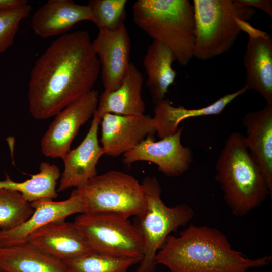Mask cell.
<instances>
[{
    "instance_id": "cell-1",
    "label": "cell",
    "mask_w": 272,
    "mask_h": 272,
    "mask_svg": "<svg viewBox=\"0 0 272 272\" xmlns=\"http://www.w3.org/2000/svg\"><path fill=\"white\" fill-rule=\"evenodd\" d=\"M100 70L87 31L61 35L31 71L28 98L31 115L38 120L55 116L93 89Z\"/></svg>"
},
{
    "instance_id": "cell-2",
    "label": "cell",
    "mask_w": 272,
    "mask_h": 272,
    "mask_svg": "<svg viewBox=\"0 0 272 272\" xmlns=\"http://www.w3.org/2000/svg\"><path fill=\"white\" fill-rule=\"evenodd\" d=\"M271 259L270 255L249 258L233 249L219 230L192 224L178 237L169 235L155 258L169 272H246L266 266Z\"/></svg>"
},
{
    "instance_id": "cell-3",
    "label": "cell",
    "mask_w": 272,
    "mask_h": 272,
    "mask_svg": "<svg viewBox=\"0 0 272 272\" xmlns=\"http://www.w3.org/2000/svg\"><path fill=\"white\" fill-rule=\"evenodd\" d=\"M215 169L225 202L236 216L246 215L270 195L262 172L240 132H233L226 140Z\"/></svg>"
},
{
    "instance_id": "cell-4",
    "label": "cell",
    "mask_w": 272,
    "mask_h": 272,
    "mask_svg": "<svg viewBox=\"0 0 272 272\" xmlns=\"http://www.w3.org/2000/svg\"><path fill=\"white\" fill-rule=\"evenodd\" d=\"M134 24L153 40L167 46L181 65L193 57L195 24L189 0H138L132 7Z\"/></svg>"
},
{
    "instance_id": "cell-5",
    "label": "cell",
    "mask_w": 272,
    "mask_h": 272,
    "mask_svg": "<svg viewBox=\"0 0 272 272\" xmlns=\"http://www.w3.org/2000/svg\"><path fill=\"white\" fill-rule=\"evenodd\" d=\"M195 42L193 57L206 60L228 51L241 32V21L255 14L233 0H194Z\"/></svg>"
},
{
    "instance_id": "cell-6",
    "label": "cell",
    "mask_w": 272,
    "mask_h": 272,
    "mask_svg": "<svg viewBox=\"0 0 272 272\" xmlns=\"http://www.w3.org/2000/svg\"><path fill=\"white\" fill-rule=\"evenodd\" d=\"M146 199L143 215L135 217L134 225L143 239L144 251L137 272H154L156 255L166 238L193 218V209L181 203L167 206L161 198V188L155 176H146L141 183Z\"/></svg>"
},
{
    "instance_id": "cell-7",
    "label": "cell",
    "mask_w": 272,
    "mask_h": 272,
    "mask_svg": "<svg viewBox=\"0 0 272 272\" xmlns=\"http://www.w3.org/2000/svg\"><path fill=\"white\" fill-rule=\"evenodd\" d=\"M72 193L82 199L84 213L112 212L129 218L141 216L146 208L142 184L133 176L119 171L97 175Z\"/></svg>"
},
{
    "instance_id": "cell-8",
    "label": "cell",
    "mask_w": 272,
    "mask_h": 272,
    "mask_svg": "<svg viewBox=\"0 0 272 272\" xmlns=\"http://www.w3.org/2000/svg\"><path fill=\"white\" fill-rule=\"evenodd\" d=\"M73 223L92 251L115 257L143 258V239L128 218L112 212L84 213Z\"/></svg>"
},
{
    "instance_id": "cell-9",
    "label": "cell",
    "mask_w": 272,
    "mask_h": 272,
    "mask_svg": "<svg viewBox=\"0 0 272 272\" xmlns=\"http://www.w3.org/2000/svg\"><path fill=\"white\" fill-rule=\"evenodd\" d=\"M98 100V92L93 89L55 115L41 141L43 155L62 159L71 150L80 127L93 116Z\"/></svg>"
},
{
    "instance_id": "cell-10",
    "label": "cell",
    "mask_w": 272,
    "mask_h": 272,
    "mask_svg": "<svg viewBox=\"0 0 272 272\" xmlns=\"http://www.w3.org/2000/svg\"><path fill=\"white\" fill-rule=\"evenodd\" d=\"M183 127L173 134L155 142L154 135H148L137 146L123 155L122 162L130 165L145 161L157 165L168 177H178L190 167L193 161L191 149L181 142Z\"/></svg>"
},
{
    "instance_id": "cell-11",
    "label": "cell",
    "mask_w": 272,
    "mask_h": 272,
    "mask_svg": "<svg viewBox=\"0 0 272 272\" xmlns=\"http://www.w3.org/2000/svg\"><path fill=\"white\" fill-rule=\"evenodd\" d=\"M92 46L100 62L104 90H115L130 63V39L125 24L114 29H99Z\"/></svg>"
},
{
    "instance_id": "cell-12",
    "label": "cell",
    "mask_w": 272,
    "mask_h": 272,
    "mask_svg": "<svg viewBox=\"0 0 272 272\" xmlns=\"http://www.w3.org/2000/svg\"><path fill=\"white\" fill-rule=\"evenodd\" d=\"M100 142L105 154L117 157L131 150L156 130L150 115H121L106 113L101 117Z\"/></svg>"
},
{
    "instance_id": "cell-13",
    "label": "cell",
    "mask_w": 272,
    "mask_h": 272,
    "mask_svg": "<svg viewBox=\"0 0 272 272\" xmlns=\"http://www.w3.org/2000/svg\"><path fill=\"white\" fill-rule=\"evenodd\" d=\"M101 120L94 113L89 129L83 140L62 158L64 168L57 192L82 186L97 175L98 162L105 154L98 138Z\"/></svg>"
},
{
    "instance_id": "cell-14",
    "label": "cell",
    "mask_w": 272,
    "mask_h": 272,
    "mask_svg": "<svg viewBox=\"0 0 272 272\" xmlns=\"http://www.w3.org/2000/svg\"><path fill=\"white\" fill-rule=\"evenodd\" d=\"M31 204L34 211L27 220L11 230H0V248L25 242L29 236L40 228L53 222L65 220L70 215L84 213L82 199L73 193L63 201L42 200Z\"/></svg>"
},
{
    "instance_id": "cell-15",
    "label": "cell",
    "mask_w": 272,
    "mask_h": 272,
    "mask_svg": "<svg viewBox=\"0 0 272 272\" xmlns=\"http://www.w3.org/2000/svg\"><path fill=\"white\" fill-rule=\"evenodd\" d=\"M27 241L62 261L92 251L74 223L65 220L53 222L40 228L29 236Z\"/></svg>"
},
{
    "instance_id": "cell-16",
    "label": "cell",
    "mask_w": 272,
    "mask_h": 272,
    "mask_svg": "<svg viewBox=\"0 0 272 272\" xmlns=\"http://www.w3.org/2000/svg\"><path fill=\"white\" fill-rule=\"evenodd\" d=\"M249 39L243 57L246 70L244 87L258 92L272 105V37L255 28Z\"/></svg>"
},
{
    "instance_id": "cell-17",
    "label": "cell",
    "mask_w": 272,
    "mask_h": 272,
    "mask_svg": "<svg viewBox=\"0 0 272 272\" xmlns=\"http://www.w3.org/2000/svg\"><path fill=\"white\" fill-rule=\"evenodd\" d=\"M93 21L88 5L72 0H49L40 7L32 18V28L38 36L46 38L65 34L76 24Z\"/></svg>"
},
{
    "instance_id": "cell-18",
    "label": "cell",
    "mask_w": 272,
    "mask_h": 272,
    "mask_svg": "<svg viewBox=\"0 0 272 272\" xmlns=\"http://www.w3.org/2000/svg\"><path fill=\"white\" fill-rule=\"evenodd\" d=\"M246 129L245 142L252 157L260 167L272 193V105L246 114L242 119Z\"/></svg>"
},
{
    "instance_id": "cell-19",
    "label": "cell",
    "mask_w": 272,
    "mask_h": 272,
    "mask_svg": "<svg viewBox=\"0 0 272 272\" xmlns=\"http://www.w3.org/2000/svg\"><path fill=\"white\" fill-rule=\"evenodd\" d=\"M144 78L137 67L130 62L120 86L113 91L104 90L99 96L95 112L101 117L106 113L121 115L144 114L146 105L142 97Z\"/></svg>"
},
{
    "instance_id": "cell-20",
    "label": "cell",
    "mask_w": 272,
    "mask_h": 272,
    "mask_svg": "<svg viewBox=\"0 0 272 272\" xmlns=\"http://www.w3.org/2000/svg\"><path fill=\"white\" fill-rule=\"evenodd\" d=\"M247 89L243 87L232 93L226 94L212 104L198 109L175 107L166 99L155 104L153 123L158 137L163 139L174 134L183 120L195 117L220 114L225 108Z\"/></svg>"
},
{
    "instance_id": "cell-21",
    "label": "cell",
    "mask_w": 272,
    "mask_h": 272,
    "mask_svg": "<svg viewBox=\"0 0 272 272\" xmlns=\"http://www.w3.org/2000/svg\"><path fill=\"white\" fill-rule=\"evenodd\" d=\"M176 57L164 43L153 40L146 50L143 66L147 76L146 85L155 104L165 98L168 88L174 83L177 72L172 67Z\"/></svg>"
},
{
    "instance_id": "cell-22",
    "label": "cell",
    "mask_w": 272,
    "mask_h": 272,
    "mask_svg": "<svg viewBox=\"0 0 272 272\" xmlns=\"http://www.w3.org/2000/svg\"><path fill=\"white\" fill-rule=\"evenodd\" d=\"M0 269L5 272H67L62 261L28 241L0 248Z\"/></svg>"
},
{
    "instance_id": "cell-23",
    "label": "cell",
    "mask_w": 272,
    "mask_h": 272,
    "mask_svg": "<svg viewBox=\"0 0 272 272\" xmlns=\"http://www.w3.org/2000/svg\"><path fill=\"white\" fill-rule=\"evenodd\" d=\"M39 170L30 179L21 182L14 181L6 175L5 179L0 180V189L19 192L30 203L57 198L56 187L61 176L59 168L55 164L43 162Z\"/></svg>"
},
{
    "instance_id": "cell-24",
    "label": "cell",
    "mask_w": 272,
    "mask_h": 272,
    "mask_svg": "<svg viewBox=\"0 0 272 272\" xmlns=\"http://www.w3.org/2000/svg\"><path fill=\"white\" fill-rule=\"evenodd\" d=\"M140 260L119 257L91 251L79 257L63 261L67 272H127Z\"/></svg>"
},
{
    "instance_id": "cell-25",
    "label": "cell",
    "mask_w": 272,
    "mask_h": 272,
    "mask_svg": "<svg viewBox=\"0 0 272 272\" xmlns=\"http://www.w3.org/2000/svg\"><path fill=\"white\" fill-rule=\"evenodd\" d=\"M31 203L19 192L0 189V230L13 229L27 220L34 212Z\"/></svg>"
},
{
    "instance_id": "cell-26",
    "label": "cell",
    "mask_w": 272,
    "mask_h": 272,
    "mask_svg": "<svg viewBox=\"0 0 272 272\" xmlns=\"http://www.w3.org/2000/svg\"><path fill=\"white\" fill-rule=\"evenodd\" d=\"M126 0H90L88 6L93 21L99 29H114L123 24L126 18Z\"/></svg>"
},
{
    "instance_id": "cell-27",
    "label": "cell",
    "mask_w": 272,
    "mask_h": 272,
    "mask_svg": "<svg viewBox=\"0 0 272 272\" xmlns=\"http://www.w3.org/2000/svg\"><path fill=\"white\" fill-rule=\"evenodd\" d=\"M31 9L27 4L16 9L0 11V53L13 44L21 21L29 15Z\"/></svg>"
},
{
    "instance_id": "cell-28",
    "label": "cell",
    "mask_w": 272,
    "mask_h": 272,
    "mask_svg": "<svg viewBox=\"0 0 272 272\" xmlns=\"http://www.w3.org/2000/svg\"><path fill=\"white\" fill-rule=\"evenodd\" d=\"M238 5L257 8L265 12L272 18L271 0H233Z\"/></svg>"
},
{
    "instance_id": "cell-29",
    "label": "cell",
    "mask_w": 272,
    "mask_h": 272,
    "mask_svg": "<svg viewBox=\"0 0 272 272\" xmlns=\"http://www.w3.org/2000/svg\"><path fill=\"white\" fill-rule=\"evenodd\" d=\"M27 3L26 0H0V11L20 8L26 6Z\"/></svg>"
},
{
    "instance_id": "cell-30",
    "label": "cell",
    "mask_w": 272,
    "mask_h": 272,
    "mask_svg": "<svg viewBox=\"0 0 272 272\" xmlns=\"http://www.w3.org/2000/svg\"><path fill=\"white\" fill-rule=\"evenodd\" d=\"M0 272H5V271H4L3 270H1V269H0Z\"/></svg>"
}]
</instances>
